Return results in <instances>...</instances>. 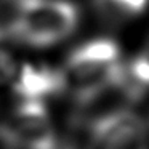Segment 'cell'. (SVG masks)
I'll list each match as a JSON object with an SVG mask.
<instances>
[{
  "label": "cell",
  "instance_id": "6da1fadb",
  "mask_svg": "<svg viewBox=\"0 0 149 149\" xmlns=\"http://www.w3.org/2000/svg\"><path fill=\"white\" fill-rule=\"evenodd\" d=\"M80 23L79 7L71 0H13V10L2 29L8 40L34 48L64 42Z\"/></svg>",
  "mask_w": 149,
  "mask_h": 149
},
{
  "label": "cell",
  "instance_id": "7a4b0ae2",
  "mask_svg": "<svg viewBox=\"0 0 149 149\" xmlns=\"http://www.w3.org/2000/svg\"><path fill=\"white\" fill-rule=\"evenodd\" d=\"M59 72L64 91L74 96L75 103H80L122 80L127 75V64L122 63L116 40L98 37L75 47L66 56Z\"/></svg>",
  "mask_w": 149,
  "mask_h": 149
},
{
  "label": "cell",
  "instance_id": "8992f818",
  "mask_svg": "<svg viewBox=\"0 0 149 149\" xmlns=\"http://www.w3.org/2000/svg\"><path fill=\"white\" fill-rule=\"evenodd\" d=\"M96 11L109 21H125L139 16L149 7V0H93Z\"/></svg>",
  "mask_w": 149,
  "mask_h": 149
},
{
  "label": "cell",
  "instance_id": "277c9868",
  "mask_svg": "<svg viewBox=\"0 0 149 149\" xmlns=\"http://www.w3.org/2000/svg\"><path fill=\"white\" fill-rule=\"evenodd\" d=\"M87 149H148L149 127L132 107H122L87 123Z\"/></svg>",
  "mask_w": 149,
  "mask_h": 149
},
{
  "label": "cell",
  "instance_id": "52a82bcc",
  "mask_svg": "<svg viewBox=\"0 0 149 149\" xmlns=\"http://www.w3.org/2000/svg\"><path fill=\"white\" fill-rule=\"evenodd\" d=\"M127 71L135 84H138L144 90L149 88V39L130 61V64H127Z\"/></svg>",
  "mask_w": 149,
  "mask_h": 149
},
{
  "label": "cell",
  "instance_id": "3957f363",
  "mask_svg": "<svg viewBox=\"0 0 149 149\" xmlns=\"http://www.w3.org/2000/svg\"><path fill=\"white\" fill-rule=\"evenodd\" d=\"M0 139L11 149H59L45 101L18 100L0 122Z\"/></svg>",
  "mask_w": 149,
  "mask_h": 149
},
{
  "label": "cell",
  "instance_id": "ba28073f",
  "mask_svg": "<svg viewBox=\"0 0 149 149\" xmlns=\"http://www.w3.org/2000/svg\"><path fill=\"white\" fill-rule=\"evenodd\" d=\"M13 3V0H0V8L2 7H7V5Z\"/></svg>",
  "mask_w": 149,
  "mask_h": 149
},
{
  "label": "cell",
  "instance_id": "5b68a950",
  "mask_svg": "<svg viewBox=\"0 0 149 149\" xmlns=\"http://www.w3.org/2000/svg\"><path fill=\"white\" fill-rule=\"evenodd\" d=\"M10 84L19 100L45 101L47 98L64 91L59 69H52L48 66H18Z\"/></svg>",
  "mask_w": 149,
  "mask_h": 149
}]
</instances>
